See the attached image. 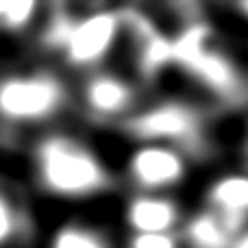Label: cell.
Segmentation results:
<instances>
[{"label": "cell", "instance_id": "cell-1", "mask_svg": "<svg viewBox=\"0 0 248 248\" xmlns=\"http://www.w3.org/2000/svg\"><path fill=\"white\" fill-rule=\"evenodd\" d=\"M33 181L61 201H87L118 187V176L98 150L70 131H46L31 148Z\"/></svg>", "mask_w": 248, "mask_h": 248}, {"label": "cell", "instance_id": "cell-2", "mask_svg": "<svg viewBox=\"0 0 248 248\" xmlns=\"http://www.w3.org/2000/svg\"><path fill=\"white\" fill-rule=\"evenodd\" d=\"M172 37V70L209 96L214 107L240 109L248 105V74L237 59L218 44V35L205 16L179 24Z\"/></svg>", "mask_w": 248, "mask_h": 248}, {"label": "cell", "instance_id": "cell-3", "mask_svg": "<svg viewBox=\"0 0 248 248\" xmlns=\"http://www.w3.org/2000/svg\"><path fill=\"white\" fill-rule=\"evenodd\" d=\"M211 105L185 98L163 96L141 105L133 116L118 124V131L140 144L172 146L187 161H205L216 153Z\"/></svg>", "mask_w": 248, "mask_h": 248}, {"label": "cell", "instance_id": "cell-4", "mask_svg": "<svg viewBox=\"0 0 248 248\" xmlns=\"http://www.w3.org/2000/svg\"><path fill=\"white\" fill-rule=\"evenodd\" d=\"M72 107L74 92L55 68H13L0 74V131L7 135L46 126Z\"/></svg>", "mask_w": 248, "mask_h": 248}, {"label": "cell", "instance_id": "cell-5", "mask_svg": "<svg viewBox=\"0 0 248 248\" xmlns=\"http://www.w3.org/2000/svg\"><path fill=\"white\" fill-rule=\"evenodd\" d=\"M122 39L120 7H81L59 57L74 72H94L116 52Z\"/></svg>", "mask_w": 248, "mask_h": 248}, {"label": "cell", "instance_id": "cell-6", "mask_svg": "<svg viewBox=\"0 0 248 248\" xmlns=\"http://www.w3.org/2000/svg\"><path fill=\"white\" fill-rule=\"evenodd\" d=\"M140 83L118 70L98 68L83 77L74 105L94 124H120L141 107Z\"/></svg>", "mask_w": 248, "mask_h": 248}, {"label": "cell", "instance_id": "cell-7", "mask_svg": "<svg viewBox=\"0 0 248 248\" xmlns=\"http://www.w3.org/2000/svg\"><path fill=\"white\" fill-rule=\"evenodd\" d=\"M189 161L163 144H140L126 159L124 176L137 194H168L187 179Z\"/></svg>", "mask_w": 248, "mask_h": 248}, {"label": "cell", "instance_id": "cell-8", "mask_svg": "<svg viewBox=\"0 0 248 248\" xmlns=\"http://www.w3.org/2000/svg\"><path fill=\"white\" fill-rule=\"evenodd\" d=\"M183 220V207L170 194L133 192L124 205V222L131 233H174Z\"/></svg>", "mask_w": 248, "mask_h": 248}, {"label": "cell", "instance_id": "cell-9", "mask_svg": "<svg viewBox=\"0 0 248 248\" xmlns=\"http://www.w3.org/2000/svg\"><path fill=\"white\" fill-rule=\"evenodd\" d=\"M35 235V218L24 189L0 176V248L29 246Z\"/></svg>", "mask_w": 248, "mask_h": 248}, {"label": "cell", "instance_id": "cell-10", "mask_svg": "<svg viewBox=\"0 0 248 248\" xmlns=\"http://www.w3.org/2000/svg\"><path fill=\"white\" fill-rule=\"evenodd\" d=\"M207 209L216 211L235 235L248 227V172H227L205 189Z\"/></svg>", "mask_w": 248, "mask_h": 248}, {"label": "cell", "instance_id": "cell-11", "mask_svg": "<svg viewBox=\"0 0 248 248\" xmlns=\"http://www.w3.org/2000/svg\"><path fill=\"white\" fill-rule=\"evenodd\" d=\"M179 235L183 248H231L237 237L224 220L207 207H201L183 220Z\"/></svg>", "mask_w": 248, "mask_h": 248}, {"label": "cell", "instance_id": "cell-12", "mask_svg": "<svg viewBox=\"0 0 248 248\" xmlns=\"http://www.w3.org/2000/svg\"><path fill=\"white\" fill-rule=\"evenodd\" d=\"M48 248H116L107 229L83 220H68L52 231Z\"/></svg>", "mask_w": 248, "mask_h": 248}, {"label": "cell", "instance_id": "cell-13", "mask_svg": "<svg viewBox=\"0 0 248 248\" xmlns=\"http://www.w3.org/2000/svg\"><path fill=\"white\" fill-rule=\"evenodd\" d=\"M42 9L39 2L20 0V2H7L2 16H0V31L2 33H26L37 20V13Z\"/></svg>", "mask_w": 248, "mask_h": 248}, {"label": "cell", "instance_id": "cell-14", "mask_svg": "<svg viewBox=\"0 0 248 248\" xmlns=\"http://www.w3.org/2000/svg\"><path fill=\"white\" fill-rule=\"evenodd\" d=\"M124 248H183L179 231L174 233H131Z\"/></svg>", "mask_w": 248, "mask_h": 248}, {"label": "cell", "instance_id": "cell-15", "mask_svg": "<svg viewBox=\"0 0 248 248\" xmlns=\"http://www.w3.org/2000/svg\"><path fill=\"white\" fill-rule=\"evenodd\" d=\"M231 248H248V227H246L244 231L240 233V235L235 237V240H233Z\"/></svg>", "mask_w": 248, "mask_h": 248}, {"label": "cell", "instance_id": "cell-16", "mask_svg": "<svg viewBox=\"0 0 248 248\" xmlns=\"http://www.w3.org/2000/svg\"><path fill=\"white\" fill-rule=\"evenodd\" d=\"M235 9H237V11H240L242 16H244L246 20H248V2H240V4H235Z\"/></svg>", "mask_w": 248, "mask_h": 248}, {"label": "cell", "instance_id": "cell-17", "mask_svg": "<svg viewBox=\"0 0 248 248\" xmlns=\"http://www.w3.org/2000/svg\"><path fill=\"white\" fill-rule=\"evenodd\" d=\"M246 140H248V137H246Z\"/></svg>", "mask_w": 248, "mask_h": 248}]
</instances>
